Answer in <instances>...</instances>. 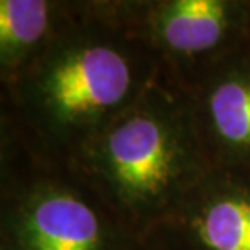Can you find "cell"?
<instances>
[{
  "mask_svg": "<svg viewBox=\"0 0 250 250\" xmlns=\"http://www.w3.org/2000/svg\"><path fill=\"white\" fill-rule=\"evenodd\" d=\"M151 236L174 250H250V171L211 169Z\"/></svg>",
  "mask_w": 250,
  "mask_h": 250,
  "instance_id": "8992f818",
  "label": "cell"
},
{
  "mask_svg": "<svg viewBox=\"0 0 250 250\" xmlns=\"http://www.w3.org/2000/svg\"><path fill=\"white\" fill-rule=\"evenodd\" d=\"M159 77L153 54L116 17L111 0L73 2L51 42L2 84V128L29 153L68 164Z\"/></svg>",
  "mask_w": 250,
  "mask_h": 250,
  "instance_id": "6da1fadb",
  "label": "cell"
},
{
  "mask_svg": "<svg viewBox=\"0 0 250 250\" xmlns=\"http://www.w3.org/2000/svg\"><path fill=\"white\" fill-rule=\"evenodd\" d=\"M73 12L63 0L0 2V82L7 83L51 42Z\"/></svg>",
  "mask_w": 250,
  "mask_h": 250,
  "instance_id": "52a82bcc",
  "label": "cell"
},
{
  "mask_svg": "<svg viewBox=\"0 0 250 250\" xmlns=\"http://www.w3.org/2000/svg\"><path fill=\"white\" fill-rule=\"evenodd\" d=\"M111 7L184 91L250 42V0H111Z\"/></svg>",
  "mask_w": 250,
  "mask_h": 250,
  "instance_id": "277c9868",
  "label": "cell"
},
{
  "mask_svg": "<svg viewBox=\"0 0 250 250\" xmlns=\"http://www.w3.org/2000/svg\"><path fill=\"white\" fill-rule=\"evenodd\" d=\"M213 169L250 171V42L187 91Z\"/></svg>",
  "mask_w": 250,
  "mask_h": 250,
  "instance_id": "5b68a950",
  "label": "cell"
},
{
  "mask_svg": "<svg viewBox=\"0 0 250 250\" xmlns=\"http://www.w3.org/2000/svg\"><path fill=\"white\" fill-rule=\"evenodd\" d=\"M135 250H171V249L156 241V239H146V241H140Z\"/></svg>",
  "mask_w": 250,
  "mask_h": 250,
  "instance_id": "ba28073f",
  "label": "cell"
},
{
  "mask_svg": "<svg viewBox=\"0 0 250 250\" xmlns=\"http://www.w3.org/2000/svg\"><path fill=\"white\" fill-rule=\"evenodd\" d=\"M68 166L138 241L156 232L213 169L187 91L163 75Z\"/></svg>",
  "mask_w": 250,
  "mask_h": 250,
  "instance_id": "7a4b0ae2",
  "label": "cell"
},
{
  "mask_svg": "<svg viewBox=\"0 0 250 250\" xmlns=\"http://www.w3.org/2000/svg\"><path fill=\"white\" fill-rule=\"evenodd\" d=\"M137 244L68 164L29 153L2 128L0 250H135Z\"/></svg>",
  "mask_w": 250,
  "mask_h": 250,
  "instance_id": "3957f363",
  "label": "cell"
}]
</instances>
